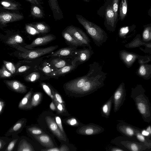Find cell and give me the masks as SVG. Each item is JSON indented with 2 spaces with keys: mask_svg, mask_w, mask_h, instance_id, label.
Here are the masks:
<instances>
[{
  "mask_svg": "<svg viewBox=\"0 0 151 151\" xmlns=\"http://www.w3.org/2000/svg\"><path fill=\"white\" fill-rule=\"evenodd\" d=\"M42 98V94L40 92L35 93L32 97L31 105L32 107H35L40 103Z\"/></svg>",
  "mask_w": 151,
  "mask_h": 151,
  "instance_id": "27",
  "label": "cell"
},
{
  "mask_svg": "<svg viewBox=\"0 0 151 151\" xmlns=\"http://www.w3.org/2000/svg\"><path fill=\"white\" fill-rule=\"evenodd\" d=\"M4 82L10 88L17 92L24 93L27 91L26 86L18 81L6 80Z\"/></svg>",
  "mask_w": 151,
  "mask_h": 151,
  "instance_id": "14",
  "label": "cell"
},
{
  "mask_svg": "<svg viewBox=\"0 0 151 151\" xmlns=\"http://www.w3.org/2000/svg\"><path fill=\"white\" fill-rule=\"evenodd\" d=\"M75 57L79 65L88 61L93 54L92 48L84 47L83 49H77L75 52Z\"/></svg>",
  "mask_w": 151,
  "mask_h": 151,
  "instance_id": "9",
  "label": "cell"
},
{
  "mask_svg": "<svg viewBox=\"0 0 151 151\" xmlns=\"http://www.w3.org/2000/svg\"><path fill=\"white\" fill-rule=\"evenodd\" d=\"M46 123L52 132L59 139L65 142L67 141L66 136L60 130L55 120L50 116L45 117Z\"/></svg>",
  "mask_w": 151,
  "mask_h": 151,
  "instance_id": "7",
  "label": "cell"
},
{
  "mask_svg": "<svg viewBox=\"0 0 151 151\" xmlns=\"http://www.w3.org/2000/svg\"><path fill=\"white\" fill-rule=\"evenodd\" d=\"M0 4L4 9L8 10H18L20 7L19 4L9 0H2Z\"/></svg>",
  "mask_w": 151,
  "mask_h": 151,
  "instance_id": "23",
  "label": "cell"
},
{
  "mask_svg": "<svg viewBox=\"0 0 151 151\" xmlns=\"http://www.w3.org/2000/svg\"><path fill=\"white\" fill-rule=\"evenodd\" d=\"M106 150L110 151H122L123 150L119 148L113 147H110Z\"/></svg>",
  "mask_w": 151,
  "mask_h": 151,
  "instance_id": "49",
  "label": "cell"
},
{
  "mask_svg": "<svg viewBox=\"0 0 151 151\" xmlns=\"http://www.w3.org/2000/svg\"><path fill=\"white\" fill-rule=\"evenodd\" d=\"M119 55L121 60L127 65L129 64L133 58V55L131 54L128 53L124 51L120 52Z\"/></svg>",
  "mask_w": 151,
  "mask_h": 151,
  "instance_id": "26",
  "label": "cell"
},
{
  "mask_svg": "<svg viewBox=\"0 0 151 151\" xmlns=\"http://www.w3.org/2000/svg\"><path fill=\"white\" fill-rule=\"evenodd\" d=\"M151 35V27L147 26L144 29L142 34L143 37L145 40H147Z\"/></svg>",
  "mask_w": 151,
  "mask_h": 151,
  "instance_id": "41",
  "label": "cell"
},
{
  "mask_svg": "<svg viewBox=\"0 0 151 151\" xmlns=\"http://www.w3.org/2000/svg\"><path fill=\"white\" fill-rule=\"evenodd\" d=\"M25 28L27 32L31 35H35L40 33L34 28L27 24L26 25Z\"/></svg>",
  "mask_w": 151,
  "mask_h": 151,
  "instance_id": "37",
  "label": "cell"
},
{
  "mask_svg": "<svg viewBox=\"0 0 151 151\" xmlns=\"http://www.w3.org/2000/svg\"><path fill=\"white\" fill-rule=\"evenodd\" d=\"M88 73L66 83L63 87L67 94L71 97H81L98 91L104 85L107 73L102 70V66L94 62L89 65Z\"/></svg>",
  "mask_w": 151,
  "mask_h": 151,
  "instance_id": "1",
  "label": "cell"
},
{
  "mask_svg": "<svg viewBox=\"0 0 151 151\" xmlns=\"http://www.w3.org/2000/svg\"><path fill=\"white\" fill-rule=\"evenodd\" d=\"M58 47V46L56 45L35 50H25L19 52L18 56L19 59H33L44 55L51 53Z\"/></svg>",
  "mask_w": 151,
  "mask_h": 151,
  "instance_id": "3",
  "label": "cell"
},
{
  "mask_svg": "<svg viewBox=\"0 0 151 151\" xmlns=\"http://www.w3.org/2000/svg\"><path fill=\"white\" fill-rule=\"evenodd\" d=\"M23 40L19 35L16 34L9 37L6 42V43L9 45L15 46L22 43Z\"/></svg>",
  "mask_w": 151,
  "mask_h": 151,
  "instance_id": "22",
  "label": "cell"
},
{
  "mask_svg": "<svg viewBox=\"0 0 151 151\" xmlns=\"http://www.w3.org/2000/svg\"><path fill=\"white\" fill-rule=\"evenodd\" d=\"M4 102L2 100L0 101V114H1L2 112L3 108L4 106Z\"/></svg>",
  "mask_w": 151,
  "mask_h": 151,
  "instance_id": "52",
  "label": "cell"
},
{
  "mask_svg": "<svg viewBox=\"0 0 151 151\" xmlns=\"http://www.w3.org/2000/svg\"><path fill=\"white\" fill-rule=\"evenodd\" d=\"M37 0L38 1V2L40 4L42 3H41V1H42V0Z\"/></svg>",
  "mask_w": 151,
  "mask_h": 151,
  "instance_id": "60",
  "label": "cell"
},
{
  "mask_svg": "<svg viewBox=\"0 0 151 151\" xmlns=\"http://www.w3.org/2000/svg\"><path fill=\"white\" fill-rule=\"evenodd\" d=\"M72 63V60L70 58L59 57L52 59L50 63L51 66L55 70Z\"/></svg>",
  "mask_w": 151,
  "mask_h": 151,
  "instance_id": "15",
  "label": "cell"
},
{
  "mask_svg": "<svg viewBox=\"0 0 151 151\" xmlns=\"http://www.w3.org/2000/svg\"><path fill=\"white\" fill-rule=\"evenodd\" d=\"M124 93L123 84L121 83L113 95L114 111L115 112L118 110L122 104L123 99Z\"/></svg>",
  "mask_w": 151,
  "mask_h": 151,
  "instance_id": "11",
  "label": "cell"
},
{
  "mask_svg": "<svg viewBox=\"0 0 151 151\" xmlns=\"http://www.w3.org/2000/svg\"><path fill=\"white\" fill-rule=\"evenodd\" d=\"M55 105L56 110L60 114H64L67 116L70 115L67 110L65 105L58 102L54 98L53 101Z\"/></svg>",
  "mask_w": 151,
  "mask_h": 151,
  "instance_id": "28",
  "label": "cell"
},
{
  "mask_svg": "<svg viewBox=\"0 0 151 151\" xmlns=\"http://www.w3.org/2000/svg\"><path fill=\"white\" fill-rule=\"evenodd\" d=\"M150 46L151 47V45Z\"/></svg>",
  "mask_w": 151,
  "mask_h": 151,
  "instance_id": "62",
  "label": "cell"
},
{
  "mask_svg": "<svg viewBox=\"0 0 151 151\" xmlns=\"http://www.w3.org/2000/svg\"><path fill=\"white\" fill-rule=\"evenodd\" d=\"M40 75L38 72H32L24 77V80L28 82H33L38 80L40 78Z\"/></svg>",
  "mask_w": 151,
  "mask_h": 151,
  "instance_id": "29",
  "label": "cell"
},
{
  "mask_svg": "<svg viewBox=\"0 0 151 151\" xmlns=\"http://www.w3.org/2000/svg\"><path fill=\"white\" fill-rule=\"evenodd\" d=\"M34 137L40 143L46 147L51 148L54 147L52 139L46 134H42L38 136L34 135Z\"/></svg>",
  "mask_w": 151,
  "mask_h": 151,
  "instance_id": "19",
  "label": "cell"
},
{
  "mask_svg": "<svg viewBox=\"0 0 151 151\" xmlns=\"http://www.w3.org/2000/svg\"><path fill=\"white\" fill-rule=\"evenodd\" d=\"M77 48L73 46L61 48L49 55L50 57L72 59L76 56L75 52Z\"/></svg>",
  "mask_w": 151,
  "mask_h": 151,
  "instance_id": "8",
  "label": "cell"
},
{
  "mask_svg": "<svg viewBox=\"0 0 151 151\" xmlns=\"http://www.w3.org/2000/svg\"><path fill=\"white\" fill-rule=\"evenodd\" d=\"M32 92V90H30L22 98L19 103V108L23 110H28L32 108L31 100Z\"/></svg>",
  "mask_w": 151,
  "mask_h": 151,
  "instance_id": "18",
  "label": "cell"
},
{
  "mask_svg": "<svg viewBox=\"0 0 151 151\" xmlns=\"http://www.w3.org/2000/svg\"><path fill=\"white\" fill-rule=\"evenodd\" d=\"M113 101V95L101 107V116L106 118L109 117Z\"/></svg>",
  "mask_w": 151,
  "mask_h": 151,
  "instance_id": "20",
  "label": "cell"
},
{
  "mask_svg": "<svg viewBox=\"0 0 151 151\" xmlns=\"http://www.w3.org/2000/svg\"><path fill=\"white\" fill-rule=\"evenodd\" d=\"M28 131L32 134L34 135H40L43 133V131L41 129L35 127L29 128L28 129Z\"/></svg>",
  "mask_w": 151,
  "mask_h": 151,
  "instance_id": "39",
  "label": "cell"
},
{
  "mask_svg": "<svg viewBox=\"0 0 151 151\" xmlns=\"http://www.w3.org/2000/svg\"><path fill=\"white\" fill-rule=\"evenodd\" d=\"M24 17L22 15L14 13L1 12L0 14V23L2 25L7 23L19 21L22 19Z\"/></svg>",
  "mask_w": 151,
  "mask_h": 151,
  "instance_id": "10",
  "label": "cell"
},
{
  "mask_svg": "<svg viewBox=\"0 0 151 151\" xmlns=\"http://www.w3.org/2000/svg\"><path fill=\"white\" fill-rule=\"evenodd\" d=\"M12 74L6 68L4 64L0 69V78H8L12 76Z\"/></svg>",
  "mask_w": 151,
  "mask_h": 151,
  "instance_id": "32",
  "label": "cell"
},
{
  "mask_svg": "<svg viewBox=\"0 0 151 151\" xmlns=\"http://www.w3.org/2000/svg\"><path fill=\"white\" fill-rule=\"evenodd\" d=\"M17 151H35L32 145L26 141L23 140L19 145Z\"/></svg>",
  "mask_w": 151,
  "mask_h": 151,
  "instance_id": "25",
  "label": "cell"
},
{
  "mask_svg": "<svg viewBox=\"0 0 151 151\" xmlns=\"http://www.w3.org/2000/svg\"><path fill=\"white\" fill-rule=\"evenodd\" d=\"M137 107L140 112L142 114H144L146 112V107L145 105L142 103H139L137 105Z\"/></svg>",
  "mask_w": 151,
  "mask_h": 151,
  "instance_id": "46",
  "label": "cell"
},
{
  "mask_svg": "<svg viewBox=\"0 0 151 151\" xmlns=\"http://www.w3.org/2000/svg\"><path fill=\"white\" fill-rule=\"evenodd\" d=\"M65 29L80 42L83 47L87 46L88 48H92L90 45V39L81 29L73 25L68 26Z\"/></svg>",
  "mask_w": 151,
  "mask_h": 151,
  "instance_id": "4",
  "label": "cell"
},
{
  "mask_svg": "<svg viewBox=\"0 0 151 151\" xmlns=\"http://www.w3.org/2000/svg\"><path fill=\"white\" fill-rule=\"evenodd\" d=\"M62 34L67 44L69 46L74 47L76 48L78 47H83L82 45L65 29L63 31Z\"/></svg>",
  "mask_w": 151,
  "mask_h": 151,
  "instance_id": "17",
  "label": "cell"
},
{
  "mask_svg": "<svg viewBox=\"0 0 151 151\" xmlns=\"http://www.w3.org/2000/svg\"><path fill=\"white\" fill-rule=\"evenodd\" d=\"M31 67L27 65H22L17 69L16 73H22L26 72Z\"/></svg>",
  "mask_w": 151,
  "mask_h": 151,
  "instance_id": "43",
  "label": "cell"
},
{
  "mask_svg": "<svg viewBox=\"0 0 151 151\" xmlns=\"http://www.w3.org/2000/svg\"><path fill=\"white\" fill-rule=\"evenodd\" d=\"M105 17L107 24L109 27V30L113 32L115 30L116 21L111 5H109L106 8L105 12Z\"/></svg>",
  "mask_w": 151,
  "mask_h": 151,
  "instance_id": "13",
  "label": "cell"
},
{
  "mask_svg": "<svg viewBox=\"0 0 151 151\" xmlns=\"http://www.w3.org/2000/svg\"><path fill=\"white\" fill-rule=\"evenodd\" d=\"M3 63L6 68L13 75L16 74L17 69L14 65L12 63L4 60Z\"/></svg>",
  "mask_w": 151,
  "mask_h": 151,
  "instance_id": "33",
  "label": "cell"
},
{
  "mask_svg": "<svg viewBox=\"0 0 151 151\" xmlns=\"http://www.w3.org/2000/svg\"><path fill=\"white\" fill-rule=\"evenodd\" d=\"M40 84L44 91L52 99V101H53L54 97L51 88L47 84L45 83H41Z\"/></svg>",
  "mask_w": 151,
  "mask_h": 151,
  "instance_id": "34",
  "label": "cell"
},
{
  "mask_svg": "<svg viewBox=\"0 0 151 151\" xmlns=\"http://www.w3.org/2000/svg\"><path fill=\"white\" fill-rule=\"evenodd\" d=\"M4 142L1 139L0 140V150H1L5 145Z\"/></svg>",
  "mask_w": 151,
  "mask_h": 151,
  "instance_id": "57",
  "label": "cell"
},
{
  "mask_svg": "<svg viewBox=\"0 0 151 151\" xmlns=\"http://www.w3.org/2000/svg\"><path fill=\"white\" fill-rule=\"evenodd\" d=\"M119 0H113L112 7L114 13L116 20V21L118 15Z\"/></svg>",
  "mask_w": 151,
  "mask_h": 151,
  "instance_id": "38",
  "label": "cell"
},
{
  "mask_svg": "<svg viewBox=\"0 0 151 151\" xmlns=\"http://www.w3.org/2000/svg\"><path fill=\"white\" fill-rule=\"evenodd\" d=\"M30 3L34 5H39L40 3L37 0H26Z\"/></svg>",
  "mask_w": 151,
  "mask_h": 151,
  "instance_id": "55",
  "label": "cell"
},
{
  "mask_svg": "<svg viewBox=\"0 0 151 151\" xmlns=\"http://www.w3.org/2000/svg\"><path fill=\"white\" fill-rule=\"evenodd\" d=\"M50 107L51 110L53 111L56 110V108L55 105L53 101L50 104Z\"/></svg>",
  "mask_w": 151,
  "mask_h": 151,
  "instance_id": "50",
  "label": "cell"
},
{
  "mask_svg": "<svg viewBox=\"0 0 151 151\" xmlns=\"http://www.w3.org/2000/svg\"><path fill=\"white\" fill-rule=\"evenodd\" d=\"M33 27L41 33H47L50 31V27L43 22H34L27 24Z\"/></svg>",
  "mask_w": 151,
  "mask_h": 151,
  "instance_id": "21",
  "label": "cell"
},
{
  "mask_svg": "<svg viewBox=\"0 0 151 151\" xmlns=\"http://www.w3.org/2000/svg\"><path fill=\"white\" fill-rule=\"evenodd\" d=\"M17 140V139L13 140L9 144L6 151H11L13 149Z\"/></svg>",
  "mask_w": 151,
  "mask_h": 151,
  "instance_id": "44",
  "label": "cell"
},
{
  "mask_svg": "<svg viewBox=\"0 0 151 151\" xmlns=\"http://www.w3.org/2000/svg\"><path fill=\"white\" fill-rule=\"evenodd\" d=\"M147 14L151 18V6L148 10Z\"/></svg>",
  "mask_w": 151,
  "mask_h": 151,
  "instance_id": "58",
  "label": "cell"
},
{
  "mask_svg": "<svg viewBox=\"0 0 151 151\" xmlns=\"http://www.w3.org/2000/svg\"><path fill=\"white\" fill-rule=\"evenodd\" d=\"M65 123L68 125L74 127H79L83 124L76 117L71 116L65 120Z\"/></svg>",
  "mask_w": 151,
  "mask_h": 151,
  "instance_id": "31",
  "label": "cell"
},
{
  "mask_svg": "<svg viewBox=\"0 0 151 151\" xmlns=\"http://www.w3.org/2000/svg\"><path fill=\"white\" fill-rule=\"evenodd\" d=\"M84 0V1H86V2H89V0Z\"/></svg>",
  "mask_w": 151,
  "mask_h": 151,
  "instance_id": "61",
  "label": "cell"
},
{
  "mask_svg": "<svg viewBox=\"0 0 151 151\" xmlns=\"http://www.w3.org/2000/svg\"><path fill=\"white\" fill-rule=\"evenodd\" d=\"M41 150L42 151H60L59 148L58 147H52L49 148L47 150Z\"/></svg>",
  "mask_w": 151,
  "mask_h": 151,
  "instance_id": "51",
  "label": "cell"
},
{
  "mask_svg": "<svg viewBox=\"0 0 151 151\" xmlns=\"http://www.w3.org/2000/svg\"><path fill=\"white\" fill-rule=\"evenodd\" d=\"M76 17L96 46L100 47L106 42L108 38L107 35L100 27L81 15L76 14Z\"/></svg>",
  "mask_w": 151,
  "mask_h": 151,
  "instance_id": "2",
  "label": "cell"
},
{
  "mask_svg": "<svg viewBox=\"0 0 151 151\" xmlns=\"http://www.w3.org/2000/svg\"><path fill=\"white\" fill-rule=\"evenodd\" d=\"M129 29L128 27L122 28L119 31V34L120 36L122 37L127 34L129 32Z\"/></svg>",
  "mask_w": 151,
  "mask_h": 151,
  "instance_id": "45",
  "label": "cell"
},
{
  "mask_svg": "<svg viewBox=\"0 0 151 151\" xmlns=\"http://www.w3.org/2000/svg\"><path fill=\"white\" fill-rule=\"evenodd\" d=\"M139 71V74L142 76H145L146 73V69L143 65H142L140 66Z\"/></svg>",
  "mask_w": 151,
  "mask_h": 151,
  "instance_id": "47",
  "label": "cell"
},
{
  "mask_svg": "<svg viewBox=\"0 0 151 151\" xmlns=\"http://www.w3.org/2000/svg\"><path fill=\"white\" fill-rule=\"evenodd\" d=\"M137 137L141 141L143 142L145 140L144 137L140 134H137Z\"/></svg>",
  "mask_w": 151,
  "mask_h": 151,
  "instance_id": "54",
  "label": "cell"
},
{
  "mask_svg": "<svg viewBox=\"0 0 151 151\" xmlns=\"http://www.w3.org/2000/svg\"><path fill=\"white\" fill-rule=\"evenodd\" d=\"M104 129L102 127L93 123L83 124L77 129L76 132L79 134L84 135H97L103 132Z\"/></svg>",
  "mask_w": 151,
  "mask_h": 151,
  "instance_id": "5",
  "label": "cell"
},
{
  "mask_svg": "<svg viewBox=\"0 0 151 151\" xmlns=\"http://www.w3.org/2000/svg\"><path fill=\"white\" fill-rule=\"evenodd\" d=\"M142 134L144 136H147L149 135V133L147 131L143 130L142 132Z\"/></svg>",
  "mask_w": 151,
  "mask_h": 151,
  "instance_id": "56",
  "label": "cell"
},
{
  "mask_svg": "<svg viewBox=\"0 0 151 151\" xmlns=\"http://www.w3.org/2000/svg\"><path fill=\"white\" fill-rule=\"evenodd\" d=\"M60 151H70V150L68 146L65 145H62L59 148Z\"/></svg>",
  "mask_w": 151,
  "mask_h": 151,
  "instance_id": "48",
  "label": "cell"
},
{
  "mask_svg": "<svg viewBox=\"0 0 151 151\" xmlns=\"http://www.w3.org/2000/svg\"><path fill=\"white\" fill-rule=\"evenodd\" d=\"M55 36L52 34H49L42 37H38L34 40L31 44L26 45L25 47L29 49H32L36 46L45 45L54 40Z\"/></svg>",
  "mask_w": 151,
  "mask_h": 151,
  "instance_id": "12",
  "label": "cell"
},
{
  "mask_svg": "<svg viewBox=\"0 0 151 151\" xmlns=\"http://www.w3.org/2000/svg\"><path fill=\"white\" fill-rule=\"evenodd\" d=\"M127 0H121L119 9V17L121 20H123L127 14Z\"/></svg>",
  "mask_w": 151,
  "mask_h": 151,
  "instance_id": "24",
  "label": "cell"
},
{
  "mask_svg": "<svg viewBox=\"0 0 151 151\" xmlns=\"http://www.w3.org/2000/svg\"><path fill=\"white\" fill-rule=\"evenodd\" d=\"M48 2L52 12L54 19L58 20L62 19L63 18V14L60 8L57 0H48Z\"/></svg>",
  "mask_w": 151,
  "mask_h": 151,
  "instance_id": "16",
  "label": "cell"
},
{
  "mask_svg": "<svg viewBox=\"0 0 151 151\" xmlns=\"http://www.w3.org/2000/svg\"><path fill=\"white\" fill-rule=\"evenodd\" d=\"M55 122L60 130L63 134L66 136L63 127L62 121L60 118L58 116H56L55 117Z\"/></svg>",
  "mask_w": 151,
  "mask_h": 151,
  "instance_id": "42",
  "label": "cell"
},
{
  "mask_svg": "<svg viewBox=\"0 0 151 151\" xmlns=\"http://www.w3.org/2000/svg\"><path fill=\"white\" fill-rule=\"evenodd\" d=\"M51 89L54 98L58 102L65 105V102L61 95L58 92L55 91L51 88Z\"/></svg>",
  "mask_w": 151,
  "mask_h": 151,
  "instance_id": "40",
  "label": "cell"
},
{
  "mask_svg": "<svg viewBox=\"0 0 151 151\" xmlns=\"http://www.w3.org/2000/svg\"><path fill=\"white\" fill-rule=\"evenodd\" d=\"M31 14L32 16L36 18L43 17L44 14L42 10L38 6L33 5L31 9Z\"/></svg>",
  "mask_w": 151,
  "mask_h": 151,
  "instance_id": "30",
  "label": "cell"
},
{
  "mask_svg": "<svg viewBox=\"0 0 151 151\" xmlns=\"http://www.w3.org/2000/svg\"><path fill=\"white\" fill-rule=\"evenodd\" d=\"M147 131L149 133V134H151V128L150 126H149L147 129Z\"/></svg>",
  "mask_w": 151,
  "mask_h": 151,
  "instance_id": "59",
  "label": "cell"
},
{
  "mask_svg": "<svg viewBox=\"0 0 151 151\" xmlns=\"http://www.w3.org/2000/svg\"><path fill=\"white\" fill-rule=\"evenodd\" d=\"M40 70L47 76L55 70L51 67L50 65L44 63L42 66L40 68Z\"/></svg>",
  "mask_w": 151,
  "mask_h": 151,
  "instance_id": "35",
  "label": "cell"
},
{
  "mask_svg": "<svg viewBox=\"0 0 151 151\" xmlns=\"http://www.w3.org/2000/svg\"><path fill=\"white\" fill-rule=\"evenodd\" d=\"M23 121H19L17 122L9 131V132H15L19 130L22 127Z\"/></svg>",
  "mask_w": 151,
  "mask_h": 151,
  "instance_id": "36",
  "label": "cell"
},
{
  "mask_svg": "<svg viewBox=\"0 0 151 151\" xmlns=\"http://www.w3.org/2000/svg\"><path fill=\"white\" fill-rule=\"evenodd\" d=\"M131 148L132 151H137L138 150L137 146L135 144H132L131 146Z\"/></svg>",
  "mask_w": 151,
  "mask_h": 151,
  "instance_id": "53",
  "label": "cell"
},
{
  "mask_svg": "<svg viewBox=\"0 0 151 151\" xmlns=\"http://www.w3.org/2000/svg\"><path fill=\"white\" fill-rule=\"evenodd\" d=\"M72 63L69 65H66L63 67L52 72L47 76L49 77H58L64 76L76 69L79 63L77 62L75 57L72 59Z\"/></svg>",
  "mask_w": 151,
  "mask_h": 151,
  "instance_id": "6",
  "label": "cell"
}]
</instances>
